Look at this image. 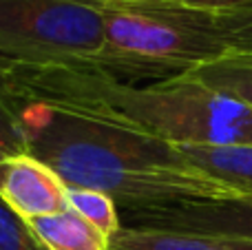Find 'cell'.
Wrapping results in <instances>:
<instances>
[{
  "label": "cell",
  "instance_id": "cell-15",
  "mask_svg": "<svg viewBox=\"0 0 252 250\" xmlns=\"http://www.w3.org/2000/svg\"><path fill=\"white\" fill-rule=\"evenodd\" d=\"M226 250H252V239H219Z\"/></svg>",
  "mask_w": 252,
  "mask_h": 250
},
{
  "label": "cell",
  "instance_id": "cell-2",
  "mask_svg": "<svg viewBox=\"0 0 252 250\" xmlns=\"http://www.w3.org/2000/svg\"><path fill=\"white\" fill-rule=\"evenodd\" d=\"M104 49L95 71L130 84L166 80L230 53L217 11L179 0H100Z\"/></svg>",
  "mask_w": 252,
  "mask_h": 250
},
{
  "label": "cell",
  "instance_id": "cell-9",
  "mask_svg": "<svg viewBox=\"0 0 252 250\" xmlns=\"http://www.w3.org/2000/svg\"><path fill=\"white\" fill-rule=\"evenodd\" d=\"M109 250H226L219 239L192 233L122 226L111 237Z\"/></svg>",
  "mask_w": 252,
  "mask_h": 250
},
{
  "label": "cell",
  "instance_id": "cell-1",
  "mask_svg": "<svg viewBox=\"0 0 252 250\" xmlns=\"http://www.w3.org/2000/svg\"><path fill=\"white\" fill-rule=\"evenodd\" d=\"M27 151L66 186L109 195L122 211L244 197L197 171L179 149L97 104L18 97Z\"/></svg>",
  "mask_w": 252,
  "mask_h": 250
},
{
  "label": "cell",
  "instance_id": "cell-16",
  "mask_svg": "<svg viewBox=\"0 0 252 250\" xmlns=\"http://www.w3.org/2000/svg\"><path fill=\"white\" fill-rule=\"evenodd\" d=\"M4 155H7V153H2V151H0V159H2V157H4Z\"/></svg>",
  "mask_w": 252,
  "mask_h": 250
},
{
  "label": "cell",
  "instance_id": "cell-11",
  "mask_svg": "<svg viewBox=\"0 0 252 250\" xmlns=\"http://www.w3.org/2000/svg\"><path fill=\"white\" fill-rule=\"evenodd\" d=\"M0 151L7 155L29 153L20 124V106L2 80H0Z\"/></svg>",
  "mask_w": 252,
  "mask_h": 250
},
{
  "label": "cell",
  "instance_id": "cell-4",
  "mask_svg": "<svg viewBox=\"0 0 252 250\" xmlns=\"http://www.w3.org/2000/svg\"><path fill=\"white\" fill-rule=\"evenodd\" d=\"M122 226L192 233L213 239H252V197L184 202L151 211H124Z\"/></svg>",
  "mask_w": 252,
  "mask_h": 250
},
{
  "label": "cell",
  "instance_id": "cell-5",
  "mask_svg": "<svg viewBox=\"0 0 252 250\" xmlns=\"http://www.w3.org/2000/svg\"><path fill=\"white\" fill-rule=\"evenodd\" d=\"M0 199L27 221L69 208L62 177L31 153L0 159Z\"/></svg>",
  "mask_w": 252,
  "mask_h": 250
},
{
  "label": "cell",
  "instance_id": "cell-13",
  "mask_svg": "<svg viewBox=\"0 0 252 250\" xmlns=\"http://www.w3.org/2000/svg\"><path fill=\"white\" fill-rule=\"evenodd\" d=\"M217 25L230 51L252 53V2L217 11Z\"/></svg>",
  "mask_w": 252,
  "mask_h": 250
},
{
  "label": "cell",
  "instance_id": "cell-3",
  "mask_svg": "<svg viewBox=\"0 0 252 250\" xmlns=\"http://www.w3.org/2000/svg\"><path fill=\"white\" fill-rule=\"evenodd\" d=\"M104 49L100 0H0V62L22 71L93 69Z\"/></svg>",
  "mask_w": 252,
  "mask_h": 250
},
{
  "label": "cell",
  "instance_id": "cell-10",
  "mask_svg": "<svg viewBox=\"0 0 252 250\" xmlns=\"http://www.w3.org/2000/svg\"><path fill=\"white\" fill-rule=\"evenodd\" d=\"M66 199H69L71 211H75L80 217H84L93 228H97L109 239L122 228V215L118 211V202L113 197H109V195L93 188L66 186Z\"/></svg>",
  "mask_w": 252,
  "mask_h": 250
},
{
  "label": "cell",
  "instance_id": "cell-8",
  "mask_svg": "<svg viewBox=\"0 0 252 250\" xmlns=\"http://www.w3.org/2000/svg\"><path fill=\"white\" fill-rule=\"evenodd\" d=\"M188 73L215 91L252 106V53L230 51Z\"/></svg>",
  "mask_w": 252,
  "mask_h": 250
},
{
  "label": "cell",
  "instance_id": "cell-12",
  "mask_svg": "<svg viewBox=\"0 0 252 250\" xmlns=\"http://www.w3.org/2000/svg\"><path fill=\"white\" fill-rule=\"evenodd\" d=\"M0 250H49L29 221L0 199Z\"/></svg>",
  "mask_w": 252,
  "mask_h": 250
},
{
  "label": "cell",
  "instance_id": "cell-6",
  "mask_svg": "<svg viewBox=\"0 0 252 250\" xmlns=\"http://www.w3.org/2000/svg\"><path fill=\"white\" fill-rule=\"evenodd\" d=\"M177 149L197 171L252 197V144H186Z\"/></svg>",
  "mask_w": 252,
  "mask_h": 250
},
{
  "label": "cell",
  "instance_id": "cell-7",
  "mask_svg": "<svg viewBox=\"0 0 252 250\" xmlns=\"http://www.w3.org/2000/svg\"><path fill=\"white\" fill-rule=\"evenodd\" d=\"M29 226L49 250H109L111 239L71 208L29 219Z\"/></svg>",
  "mask_w": 252,
  "mask_h": 250
},
{
  "label": "cell",
  "instance_id": "cell-14",
  "mask_svg": "<svg viewBox=\"0 0 252 250\" xmlns=\"http://www.w3.org/2000/svg\"><path fill=\"white\" fill-rule=\"evenodd\" d=\"M179 2L192 4V7H199V9H210V11H226V9L248 4L252 0H179Z\"/></svg>",
  "mask_w": 252,
  "mask_h": 250
}]
</instances>
